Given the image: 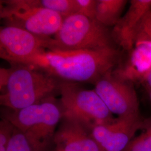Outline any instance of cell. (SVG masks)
Segmentation results:
<instances>
[{"instance_id":"ac0fdd59","label":"cell","mask_w":151,"mask_h":151,"mask_svg":"<svg viewBox=\"0 0 151 151\" xmlns=\"http://www.w3.org/2000/svg\"><path fill=\"white\" fill-rule=\"evenodd\" d=\"M97 0H76L77 14L95 19Z\"/></svg>"},{"instance_id":"8992f818","label":"cell","mask_w":151,"mask_h":151,"mask_svg":"<svg viewBox=\"0 0 151 151\" xmlns=\"http://www.w3.org/2000/svg\"><path fill=\"white\" fill-rule=\"evenodd\" d=\"M0 15L5 25L20 27L45 38L54 37L64 19L54 11L29 5L25 0L1 1Z\"/></svg>"},{"instance_id":"7c38bea8","label":"cell","mask_w":151,"mask_h":151,"mask_svg":"<svg viewBox=\"0 0 151 151\" xmlns=\"http://www.w3.org/2000/svg\"><path fill=\"white\" fill-rule=\"evenodd\" d=\"M127 4V0H97L95 20L105 27H113Z\"/></svg>"},{"instance_id":"d6986e66","label":"cell","mask_w":151,"mask_h":151,"mask_svg":"<svg viewBox=\"0 0 151 151\" xmlns=\"http://www.w3.org/2000/svg\"><path fill=\"white\" fill-rule=\"evenodd\" d=\"M140 83L146 88H151V65L143 77Z\"/></svg>"},{"instance_id":"5bb4252c","label":"cell","mask_w":151,"mask_h":151,"mask_svg":"<svg viewBox=\"0 0 151 151\" xmlns=\"http://www.w3.org/2000/svg\"><path fill=\"white\" fill-rule=\"evenodd\" d=\"M140 131L122 151H151V117L145 118Z\"/></svg>"},{"instance_id":"6da1fadb","label":"cell","mask_w":151,"mask_h":151,"mask_svg":"<svg viewBox=\"0 0 151 151\" xmlns=\"http://www.w3.org/2000/svg\"><path fill=\"white\" fill-rule=\"evenodd\" d=\"M118 46L70 52L45 50L27 61L30 65L62 81L93 83L123 60Z\"/></svg>"},{"instance_id":"9a60e30c","label":"cell","mask_w":151,"mask_h":151,"mask_svg":"<svg viewBox=\"0 0 151 151\" xmlns=\"http://www.w3.org/2000/svg\"><path fill=\"white\" fill-rule=\"evenodd\" d=\"M43 147L39 146L27 137L20 130L15 128L14 133L7 151H44Z\"/></svg>"},{"instance_id":"277c9868","label":"cell","mask_w":151,"mask_h":151,"mask_svg":"<svg viewBox=\"0 0 151 151\" xmlns=\"http://www.w3.org/2000/svg\"><path fill=\"white\" fill-rule=\"evenodd\" d=\"M63 116L60 100L51 96L21 109L5 108L2 118L10 121L29 138L46 149L53 139L56 127Z\"/></svg>"},{"instance_id":"9c48e42d","label":"cell","mask_w":151,"mask_h":151,"mask_svg":"<svg viewBox=\"0 0 151 151\" xmlns=\"http://www.w3.org/2000/svg\"><path fill=\"white\" fill-rule=\"evenodd\" d=\"M144 119L140 113L118 116L93 127L91 135L100 151H122L141 130Z\"/></svg>"},{"instance_id":"4fadbf2b","label":"cell","mask_w":151,"mask_h":151,"mask_svg":"<svg viewBox=\"0 0 151 151\" xmlns=\"http://www.w3.org/2000/svg\"><path fill=\"white\" fill-rule=\"evenodd\" d=\"M26 2L29 5L54 11L64 19L77 12L76 0H26Z\"/></svg>"},{"instance_id":"7a4b0ae2","label":"cell","mask_w":151,"mask_h":151,"mask_svg":"<svg viewBox=\"0 0 151 151\" xmlns=\"http://www.w3.org/2000/svg\"><path fill=\"white\" fill-rule=\"evenodd\" d=\"M0 70V104L19 110L55 96L60 80L44 70L23 63Z\"/></svg>"},{"instance_id":"52a82bcc","label":"cell","mask_w":151,"mask_h":151,"mask_svg":"<svg viewBox=\"0 0 151 151\" xmlns=\"http://www.w3.org/2000/svg\"><path fill=\"white\" fill-rule=\"evenodd\" d=\"M94 90L109 110L118 116L140 113L134 83L109 71L94 84Z\"/></svg>"},{"instance_id":"ba28073f","label":"cell","mask_w":151,"mask_h":151,"mask_svg":"<svg viewBox=\"0 0 151 151\" xmlns=\"http://www.w3.org/2000/svg\"><path fill=\"white\" fill-rule=\"evenodd\" d=\"M51 38L35 35L20 27L5 25L0 29V57L10 64H25L48 49Z\"/></svg>"},{"instance_id":"3957f363","label":"cell","mask_w":151,"mask_h":151,"mask_svg":"<svg viewBox=\"0 0 151 151\" xmlns=\"http://www.w3.org/2000/svg\"><path fill=\"white\" fill-rule=\"evenodd\" d=\"M114 46L118 45L111 29L95 19L75 14L63 19L59 31L50 38L48 50L70 52Z\"/></svg>"},{"instance_id":"e0dca14e","label":"cell","mask_w":151,"mask_h":151,"mask_svg":"<svg viewBox=\"0 0 151 151\" xmlns=\"http://www.w3.org/2000/svg\"><path fill=\"white\" fill-rule=\"evenodd\" d=\"M15 126L7 119L0 122V151H7L14 133Z\"/></svg>"},{"instance_id":"5b68a950","label":"cell","mask_w":151,"mask_h":151,"mask_svg":"<svg viewBox=\"0 0 151 151\" xmlns=\"http://www.w3.org/2000/svg\"><path fill=\"white\" fill-rule=\"evenodd\" d=\"M59 93L63 117L77 119L91 129L115 118L94 89H86L77 82L60 80Z\"/></svg>"},{"instance_id":"8fae6325","label":"cell","mask_w":151,"mask_h":151,"mask_svg":"<svg viewBox=\"0 0 151 151\" xmlns=\"http://www.w3.org/2000/svg\"><path fill=\"white\" fill-rule=\"evenodd\" d=\"M151 10V0H131L127 11L111 29L115 43L128 53L135 47L137 30L144 16Z\"/></svg>"},{"instance_id":"30bf717a","label":"cell","mask_w":151,"mask_h":151,"mask_svg":"<svg viewBox=\"0 0 151 151\" xmlns=\"http://www.w3.org/2000/svg\"><path fill=\"white\" fill-rule=\"evenodd\" d=\"M91 130L80 121L63 116L53 139L57 151H100Z\"/></svg>"},{"instance_id":"2e32d148","label":"cell","mask_w":151,"mask_h":151,"mask_svg":"<svg viewBox=\"0 0 151 151\" xmlns=\"http://www.w3.org/2000/svg\"><path fill=\"white\" fill-rule=\"evenodd\" d=\"M142 43H151V10L144 16L136 33L135 45Z\"/></svg>"},{"instance_id":"ffe728a7","label":"cell","mask_w":151,"mask_h":151,"mask_svg":"<svg viewBox=\"0 0 151 151\" xmlns=\"http://www.w3.org/2000/svg\"><path fill=\"white\" fill-rule=\"evenodd\" d=\"M146 91L147 93V95H148V96L149 98V100H150V102L151 103V88H146Z\"/></svg>"}]
</instances>
